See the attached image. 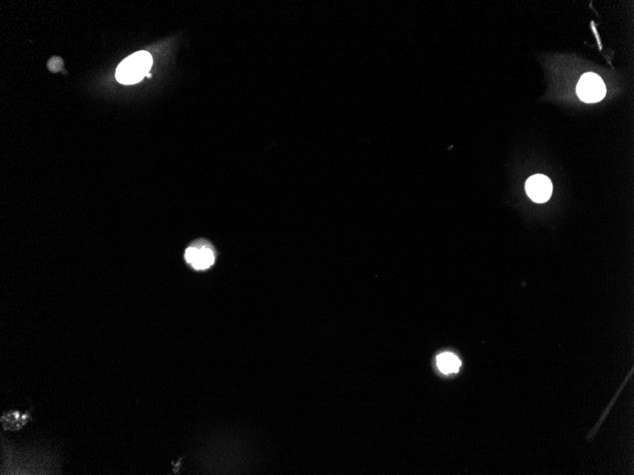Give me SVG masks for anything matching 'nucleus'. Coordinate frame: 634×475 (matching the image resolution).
Segmentation results:
<instances>
[{"mask_svg":"<svg viewBox=\"0 0 634 475\" xmlns=\"http://www.w3.org/2000/svg\"><path fill=\"white\" fill-rule=\"evenodd\" d=\"M606 86L596 73L588 72L580 79L576 87L579 97L585 103H596L605 97Z\"/></svg>","mask_w":634,"mask_h":475,"instance_id":"nucleus-2","label":"nucleus"},{"mask_svg":"<svg viewBox=\"0 0 634 475\" xmlns=\"http://www.w3.org/2000/svg\"><path fill=\"white\" fill-rule=\"evenodd\" d=\"M525 189L529 197L537 203L548 202L553 193V185L544 175H534L529 178Z\"/></svg>","mask_w":634,"mask_h":475,"instance_id":"nucleus-4","label":"nucleus"},{"mask_svg":"<svg viewBox=\"0 0 634 475\" xmlns=\"http://www.w3.org/2000/svg\"><path fill=\"white\" fill-rule=\"evenodd\" d=\"M437 364L441 373L448 375L458 373L461 363L457 356L452 354V353L446 352L438 356Z\"/></svg>","mask_w":634,"mask_h":475,"instance_id":"nucleus-5","label":"nucleus"},{"mask_svg":"<svg viewBox=\"0 0 634 475\" xmlns=\"http://www.w3.org/2000/svg\"><path fill=\"white\" fill-rule=\"evenodd\" d=\"M152 62L149 53L140 50L133 53L119 65L116 70V79L124 84L139 83L149 75Z\"/></svg>","mask_w":634,"mask_h":475,"instance_id":"nucleus-1","label":"nucleus"},{"mask_svg":"<svg viewBox=\"0 0 634 475\" xmlns=\"http://www.w3.org/2000/svg\"><path fill=\"white\" fill-rule=\"evenodd\" d=\"M28 418H29V415H21L16 412L12 413V414L4 415L1 417V421L5 429L16 431V430L21 429L27 422Z\"/></svg>","mask_w":634,"mask_h":475,"instance_id":"nucleus-6","label":"nucleus"},{"mask_svg":"<svg viewBox=\"0 0 634 475\" xmlns=\"http://www.w3.org/2000/svg\"><path fill=\"white\" fill-rule=\"evenodd\" d=\"M186 262L197 271H205L214 265L215 253L210 245L200 243L186 249L185 254Z\"/></svg>","mask_w":634,"mask_h":475,"instance_id":"nucleus-3","label":"nucleus"}]
</instances>
